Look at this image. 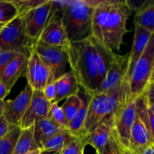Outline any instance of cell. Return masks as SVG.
<instances>
[{"label": "cell", "instance_id": "obj_1", "mask_svg": "<svg viewBox=\"0 0 154 154\" xmlns=\"http://www.w3.org/2000/svg\"><path fill=\"white\" fill-rule=\"evenodd\" d=\"M129 14L124 1L102 0L93 11L91 36L113 52L120 51Z\"/></svg>", "mask_w": 154, "mask_h": 154}, {"label": "cell", "instance_id": "obj_2", "mask_svg": "<svg viewBox=\"0 0 154 154\" xmlns=\"http://www.w3.org/2000/svg\"><path fill=\"white\" fill-rule=\"evenodd\" d=\"M130 75L126 73L121 84L106 93H95L90 96L84 132L90 134L108 117H115L124 109L131 97Z\"/></svg>", "mask_w": 154, "mask_h": 154}, {"label": "cell", "instance_id": "obj_3", "mask_svg": "<svg viewBox=\"0 0 154 154\" xmlns=\"http://www.w3.org/2000/svg\"><path fill=\"white\" fill-rule=\"evenodd\" d=\"M71 71L80 88L89 96L93 95L101 83L93 57L90 37L81 42L70 43L66 48Z\"/></svg>", "mask_w": 154, "mask_h": 154}, {"label": "cell", "instance_id": "obj_4", "mask_svg": "<svg viewBox=\"0 0 154 154\" xmlns=\"http://www.w3.org/2000/svg\"><path fill=\"white\" fill-rule=\"evenodd\" d=\"M94 8L87 0H71L61 20L70 43L81 42L91 36Z\"/></svg>", "mask_w": 154, "mask_h": 154}, {"label": "cell", "instance_id": "obj_5", "mask_svg": "<svg viewBox=\"0 0 154 154\" xmlns=\"http://www.w3.org/2000/svg\"><path fill=\"white\" fill-rule=\"evenodd\" d=\"M148 105L144 94L135 99V118L132 126L129 150L132 154H138L149 146L153 145L147 117Z\"/></svg>", "mask_w": 154, "mask_h": 154}, {"label": "cell", "instance_id": "obj_6", "mask_svg": "<svg viewBox=\"0 0 154 154\" xmlns=\"http://www.w3.org/2000/svg\"><path fill=\"white\" fill-rule=\"evenodd\" d=\"M34 42L26 32L23 20L17 16L0 32V53L29 54Z\"/></svg>", "mask_w": 154, "mask_h": 154}, {"label": "cell", "instance_id": "obj_7", "mask_svg": "<svg viewBox=\"0 0 154 154\" xmlns=\"http://www.w3.org/2000/svg\"><path fill=\"white\" fill-rule=\"evenodd\" d=\"M154 69V33L148 44L135 63L130 78L131 97L135 99L147 88Z\"/></svg>", "mask_w": 154, "mask_h": 154}, {"label": "cell", "instance_id": "obj_8", "mask_svg": "<svg viewBox=\"0 0 154 154\" xmlns=\"http://www.w3.org/2000/svg\"><path fill=\"white\" fill-rule=\"evenodd\" d=\"M32 49L35 51L50 69L53 82L66 73V66L69 63L66 49L60 47L51 46L40 41L35 42Z\"/></svg>", "mask_w": 154, "mask_h": 154}, {"label": "cell", "instance_id": "obj_9", "mask_svg": "<svg viewBox=\"0 0 154 154\" xmlns=\"http://www.w3.org/2000/svg\"><path fill=\"white\" fill-rule=\"evenodd\" d=\"M25 76L27 84L31 87L33 91H43L48 84L53 83L50 69L32 48L25 70Z\"/></svg>", "mask_w": 154, "mask_h": 154}, {"label": "cell", "instance_id": "obj_10", "mask_svg": "<svg viewBox=\"0 0 154 154\" xmlns=\"http://www.w3.org/2000/svg\"><path fill=\"white\" fill-rule=\"evenodd\" d=\"M51 105L52 103L46 99L43 91H33L29 105L21 119L20 129L32 127L36 122L47 117Z\"/></svg>", "mask_w": 154, "mask_h": 154}, {"label": "cell", "instance_id": "obj_11", "mask_svg": "<svg viewBox=\"0 0 154 154\" xmlns=\"http://www.w3.org/2000/svg\"><path fill=\"white\" fill-rule=\"evenodd\" d=\"M32 93V89L27 84L14 99L5 102L3 117L10 126H20L21 119L30 103Z\"/></svg>", "mask_w": 154, "mask_h": 154}, {"label": "cell", "instance_id": "obj_12", "mask_svg": "<svg viewBox=\"0 0 154 154\" xmlns=\"http://www.w3.org/2000/svg\"><path fill=\"white\" fill-rule=\"evenodd\" d=\"M51 2V0H48L44 5L21 17L23 20L26 32L34 43L38 41L41 34L46 26Z\"/></svg>", "mask_w": 154, "mask_h": 154}, {"label": "cell", "instance_id": "obj_13", "mask_svg": "<svg viewBox=\"0 0 154 154\" xmlns=\"http://www.w3.org/2000/svg\"><path fill=\"white\" fill-rule=\"evenodd\" d=\"M128 60L129 54L125 55L117 54L105 79L100 83L95 93H106L118 87L128 72Z\"/></svg>", "mask_w": 154, "mask_h": 154}, {"label": "cell", "instance_id": "obj_14", "mask_svg": "<svg viewBox=\"0 0 154 154\" xmlns=\"http://www.w3.org/2000/svg\"><path fill=\"white\" fill-rule=\"evenodd\" d=\"M135 99L132 98L126 108L115 117L114 131L123 147L126 150L129 149L131 129L135 118Z\"/></svg>", "mask_w": 154, "mask_h": 154}, {"label": "cell", "instance_id": "obj_15", "mask_svg": "<svg viewBox=\"0 0 154 154\" xmlns=\"http://www.w3.org/2000/svg\"><path fill=\"white\" fill-rule=\"evenodd\" d=\"M115 124V116L112 115L98 125L87 135V144L92 146L96 154H102L108 142Z\"/></svg>", "mask_w": 154, "mask_h": 154}, {"label": "cell", "instance_id": "obj_16", "mask_svg": "<svg viewBox=\"0 0 154 154\" xmlns=\"http://www.w3.org/2000/svg\"><path fill=\"white\" fill-rule=\"evenodd\" d=\"M29 54H19L6 65L0 75V81L11 91L20 77L25 72L28 62Z\"/></svg>", "mask_w": 154, "mask_h": 154}, {"label": "cell", "instance_id": "obj_17", "mask_svg": "<svg viewBox=\"0 0 154 154\" xmlns=\"http://www.w3.org/2000/svg\"><path fill=\"white\" fill-rule=\"evenodd\" d=\"M90 38L93 45V57L97 67L98 73L102 82L105 79L113 62L115 60L117 54L98 42L93 36H90Z\"/></svg>", "mask_w": 154, "mask_h": 154}, {"label": "cell", "instance_id": "obj_18", "mask_svg": "<svg viewBox=\"0 0 154 154\" xmlns=\"http://www.w3.org/2000/svg\"><path fill=\"white\" fill-rule=\"evenodd\" d=\"M38 41L51 46L60 47L65 49L70 45L61 20L48 23L41 34Z\"/></svg>", "mask_w": 154, "mask_h": 154}, {"label": "cell", "instance_id": "obj_19", "mask_svg": "<svg viewBox=\"0 0 154 154\" xmlns=\"http://www.w3.org/2000/svg\"><path fill=\"white\" fill-rule=\"evenodd\" d=\"M151 35L152 33L146 29L140 26H135L133 44H132V50L129 54V60H128V73L130 75V78L134 66L145 50Z\"/></svg>", "mask_w": 154, "mask_h": 154}, {"label": "cell", "instance_id": "obj_20", "mask_svg": "<svg viewBox=\"0 0 154 154\" xmlns=\"http://www.w3.org/2000/svg\"><path fill=\"white\" fill-rule=\"evenodd\" d=\"M57 86V96L53 103H57L73 95L78 94L80 87L72 71L66 72L63 77L55 81Z\"/></svg>", "mask_w": 154, "mask_h": 154}, {"label": "cell", "instance_id": "obj_21", "mask_svg": "<svg viewBox=\"0 0 154 154\" xmlns=\"http://www.w3.org/2000/svg\"><path fill=\"white\" fill-rule=\"evenodd\" d=\"M78 94L81 98V107L78 114L67 126V131L73 137H78L84 133V127L87 118L90 96L80 88ZM86 134V133H85Z\"/></svg>", "mask_w": 154, "mask_h": 154}, {"label": "cell", "instance_id": "obj_22", "mask_svg": "<svg viewBox=\"0 0 154 154\" xmlns=\"http://www.w3.org/2000/svg\"><path fill=\"white\" fill-rule=\"evenodd\" d=\"M67 129H63L58 133L50 137L41 143L40 149L42 150L61 153L63 149L75 138Z\"/></svg>", "mask_w": 154, "mask_h": 154}, {"label": "cell", "instance_id": "obj_23", "mask_svg": "<svg viewBox=\"0 0 154 154\" xmlns=\"http://www.w3.org/2000/svg\"><path fill=\"white\" fill-rule=\"evenodd\" d=\"M33 126H34V131H33L34 138L39 149L42 141L63 130V129H60L56 126L48 117H45L38 120L35 123Z\"/></svg>", "mask_w": 154, "mask_h": 154}, {"label": "cell", "instance_id": "obj_24", "mask_svg": "<svg viewBox=\"0 0 154 154\" xmlns=\"http://www.w3.org/2000/svg\"><path fill=\"white\" fill-rule=\"evenodd\" d=\"M134 23L154 33V0H147L146 4L135 13Z\"/></svg>", "mask_w": 154, "mask_h": 154}, {"label": "cell", "instance_id": "obj_25", "mask_svg": "<svg viewBox=\"0 0 154 154\" xmlns=\"http://www.w3.org/2000/svg\"><path fill=\"white\" fill-rule=\"evenodd\" d=\"M33 131L34 126L21 129L13 154H26L32 150L39 149L34 138Z\"/></svg>", "mask_w": 154, "mask_h": 154}, {"label": "cell", "instance_id": "obj_26", "mask_svg": "<svg viewBox=\"0 0 154 154\" xmlns=\"http://www.w3.org/2000/svg\"><path fill=\"white\" fill-rule=\"evenodd\" d=\"M20 132L19 126H11L8 132L0 139V154H13Z\"/></svg>", "mask_w": 154, "mask_h": 154}, {"label": "cell", "instance_id": "obj_27", "mask_svg": "<svg viewBox=\"0 0 154 154\" xmlns=\"http://www.w3.org/2000/svg\"><path fill=\"white\" fill-rule=\"evenodd\" d=\"M80 107H81V98L78 94L73 95L66 99V102L63 104L61 108L66 116L68 125L77 115Z\"/></svg>", "mask_w": 154, "mask_h": 154}, {"label": "cell", "instance_id": "obj_28", "mask_svg": "<svg viewBox=\"0 0 154 154\" xmlns=\"http://www.w3.org/2000/svg\"><path fill=\"white\" fill-rule=\"evenodd\" d=\"M17 16V11L11 1L0 0V23L6 25Z\"/></svg>", "mask_w": 154, "mask_h": 154}, {"label": "cell", "instance_id": "obj_29", "mask_svg": "<svg viewBox=\"0 0 154 154\" xmlns=\"http://www.w3.org/2000/svg\"><path fill=\"white\" fill-rule=\"evenodd\" d=\"M86 145H87V135L83 133L75 137L63 149L61 154H84Z\"/></svg>", "mask_w": 154, "mask_h": 154}, {"label": "cell", "instance_id": "obj_30", "mask_svg": "<svg viewBox=\"0 0 154 154\" xmlns=\"http://www.w3.org/2000/svg\"><path fill=\"white\" fill-rule=\"evenodd\" d=\"M70 1L71 0H69V1L67 0H63V1L62 0H59V1L51 0L49 15H48L46 25L48 23H51L52 21L61 20L65 11Z\"/></svg>", "mask_w": 154, "mask_h": 154}, {"label": "cell", "instance_id": "obj_31", "mask_svg": "<svg viewBox=\"0 0 154 154\" xmlns=\"http://www.w3.org/2000/svg\"><path fill=\"white\" fill-rule=\"evenodd\" d=\"M47 117H48L56 126H58L60 129H67L68 123L66 121V116L61 106H60L59 104L52 103Z\"/></svg>", "mask_w": 154, "mask_h": 154}, {"label": "cell", "instance_id": "obj_32", "mask_svg": "<svg viewBox=\"0 0 154 154\" xmlns=\"http://www.w3.org/2000/svg\"><path fill=\"white\" fill-rule=\"evenodd\" d=\"M48 0H14L11 1L17 11L18 16L22 17L27 12L45 4Z\"/></svg>", "mask_w": 154, "mask_h": 154}, {"label": "cell", "instance_id": "obj_33", "mask_svg": "<svg viewBox=\"0 0 154 154\" xmlns=\"http://www.w3.org/2000/svg\"><path fill=\"white\" fill-rule=\"evenodd\" d=\"M102 154H123V147L114 131V128Z\"/></svg>", "mask_w": 154, "mask_h": 154}, {"label": "cell", "instance_id": "obj_34", "mask_svg": "<svg viewBox=\"0 0 154 154\" xmlns=\"http://www.w3.org/2000/svg\"><path fill=\"white\" fill-rule=\"evenodd\" d=\"M147 0H126L124 1L125 5L128 11L130 12H137L146 4Z\"/></svg>", "mask_w": 154, "mask_h": 154}, {"label": "cell", "instance_id": "obj_35", "mask_svg": "<svg viewBox=\"0 0 154 154\" xmlns=\"http://www.w3.org/2000/svg\"><path fill=\"white\" fill-rule=\"evenodd\" d=\"M20 53L16 52H2L0 53V75L4 70L6 65L9 63V61L12 60L14 57L17 56Z\"/></svg>", "mask_w": 154, "mask_h": 154}, {"label": "cell", "instance_id": "obj_36", "mask_svg": "<svg viewBox=\"0 0 154 154\" xmlns=\"http://www.w3.org/2000/svg\"><path fill=\"white\" fill-rule=\"evenodd\" d=\"M43 93L46 99L51 103H53L57 96V86H56L55 81L48 84L44 89Z\"/></svg>", "mask_w": 154, "mask_h": 154}, {"label": "cell", "instance_id": "obj_37", "mask_svg": "<svg viewBox=\"0 0 154 154\" xmlns=\"http://www.w3.org/2000/svg\"><path fill=\"white\" fill-rule=\"evenodd\" d=\"M142 94H144L145 96L147 105H150L154 104V81L150 83L147 85V88L145 89Z\"/></svg>", "mask_w": 154, "mask_h": 154}, {"label": "cell", "instance_id": "obj_38", "mask_svg": "<svg viewBox=\"0 0 154 154\" xmlns=\"http://www.w3.org/2000/svg\"><path fill=\"white\" fill-rule=\"evenodd\" d=\"M11 127V126H10L8 123L5 117L3 116L0 117V139L8 132Z\"/></svg>", "mask_w": 154, "mask_h": 154}, {"label": "cell", "instance_id": "obj_39", "mask_svg": "<svg viewBox=\"0 0 154 154\" xmlns=\"http://www.w3.org/2000/svg\"><path fill=\"white\" fill-rule=\"evenodd\" d=\"M147 117H148L149 129H150V134H151L152 137H153L154 140V115L153 113L150 111L149 108L148 111H147Z\"/></svg>", "mask_w": 154, "mask_h": 154}, {"label": "cell", "instance_id": "obj_40", "mask_svg": "<svg viewBox=\"0 0 154 154\" xmlns=\"http://www.w3.org/2000/svg\"><path fill=\"white\" fill-rule=\"evenodd\" d=\"M10 91L8 90L6 86L0 81V100L4 101L5 98L8 95Z\"/></svg>", "mask_w": 154, "mask_h": 154}, {"label": "cell", "instance_id": "obj_41", "mask_svg": "<svg viewBox=\"0 0 154 154\" xmlns=\"http://www.w3.org/2000/svg\"><path fill=\"white\" fill-rule=\"evenodd\" d=\"M138 154H154V146L151 145L146 147Z\"/></svg>", "mask_w": 154, "mask_h": 154}, {"label": "cell", "instance_id": "obj_42", "mask_svg": "<svg viewBox=\"0 0 154 154\" xmlns=\"http://www.w3.org/2000/svg\"><path fill=\"white\" fill-rule=\"evenodd\" d=\"M4 108H5V101L0 100V117L3 116V113H4Z\"/></svg>", "mask_w": 154, "mask_h": 154}, {"label": "cell", "instance_id": "obj_43", "mask_svg": "<svg viewBox=\"0 0 154 154\" xmlns=\"http://www.w3.org/2000/svg\"><path fill=\"white\" fill-rule=\"evenodd\" d=\"M42 151V150H41V149H37V150H32V151L29 152V153H27L26 154H40Z\"/></svg>", "mask_w": 154, "mask_h": 154}, {"label": "cell", "instance_id": "obj_44", "mask_svg": "<svg viewBox=\"0 0 154 154\" xmlns=\"http://www.w3.org/2000/svg\"><path fill=\"white\" fill-rule=\"evenodd\" d=\"M40 154H61L59 152H51V151H46V150H42Z\"/></svg>", "mask_w": 154, "mask_h": 154}, {"label": "cell", "instance_id": "obj_45", "mask_svg": "<svg viewBox=\"0 0 154 154\" xmlns=\"http://www.w3.org/2000/svg\"><path fill=\"white\" fill-rule=\"evenodd\" d=\"M148 108L149 109H150V111L153 113V114L154 115V104H153V105H148Z\"/></svg>", "mask_w": 154, "mask_h": 154}, {"label": "cell", "instance_id": "obj_46", "mask_svg": "<svg viewBox=\"0 0 154 154\" xmlns=\"http://www.w3.org/2000/svg\"><path fill=\"white\" fill-rule=\"evenodd\" d=\"M153 81H154V69H153V73H152L151 78H150V82H149V84H150V83H151V82H153Z\"/></svg>", "mask_w": 154, "mask_h": 154}, {"label": "cell", "instance_id": "obj_47", "mask_svg": "<svg viewBox=\"0 0 154 154\" xmlns=\"http://www.w3.org/2000/svg\"><path fill=\"white\" fill-rule=\"evenodd\" d=\"M123 154H132V153H131L130 152H129L128 150H126V149L123 148Z\"/></svg>", "mask_w": 154, "mask_h": 154}, {"label": "cell", "instance_id": "obj_48", "mask_svg": "<svg viewBox=\"0 0 154 154\" xmlns=\"http://www.w3.org/2000/svg\"><path fill=\"white\" fill-rule=\"evenodd\" d=\"M6 25H7V24H6ZM5 24H2V23H0V32L2 31V29L3 28H4L5 26Z\"/></svg>", "mask_w": 154, "mask_h": 154}, {"label": "cell", "instance_id": "obj_49", "mask_svg": "<svg viewBox=\"0 0 154 154\" xmlns=\"http://www.w3.org/2000/svg\"><path fill=\"white\" fill-rule=\"evenodd\" d=\"M153 146H154V144H153Z\"/></svg>", "mask_w": 154, "mask_h": 154}]
</instances>
